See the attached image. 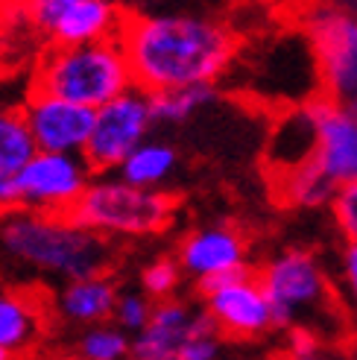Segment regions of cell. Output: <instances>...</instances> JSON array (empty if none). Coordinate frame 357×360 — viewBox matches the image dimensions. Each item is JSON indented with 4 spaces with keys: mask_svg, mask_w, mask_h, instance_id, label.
<instances>
[{
    "mask_svg": "<svg viewBox=\"0 0 357 360\" xmlns=\"http://www.w3.org/2000/svg\"><path fill=\"white\" fill-rule=\"evenodd\" d=\"M258 278L270 299L275 328H308L319 340L340 328L346 304L308 249H281L261 266Z\"/></svg>",
    "mask_w": 357,
    "mask_h": 360,
    "instance_id": "obj_3",
    "label": "cell"
},
{
    "mask_svg": "<svg viewBox=\"0 0 357 360\" xmlns=\"http://www.w3.org/2000/svg\"><path fill=\"white\" fill-rule=\"evenodd\" d=\"M214 334H220V328L205 308L182 299L155 302L150 326L132 337V360H182L193 340Z\"/></svg>",
    "mask_w": 357,
    "mask_h": 360,
    "instance_id": "obj_11",
    "label": "cell"
},
{
    "mask_svg": "<svg viewBox=\"0 0 357 360\" xmlns=\"http://www.w3.org/2000/svg\"><path fill=\"white\" fill-rule=\"evenodd\" d=\"M182 266H178L176 258H155L144 266V273H141V284H144V293L150 299H173L178 281H182Z\"/></svg>",
    "mask_w": 357,
    "mask_h": 360,
    "instance_id": "obj_23",
    "label": "cell"
},
{
    "mask_svg": "<svg viewBox=\"0 0 357 360\" xmlns=\"http://www.w3.org/2000/svg\"><path fill=\"white\" fill-rule=\"evenodd\" d=\"M176 200L164 191H144L120 176H97L70 211L79 226L100 238H147L173 223Z\"/></svg>",
    "mask_w": 357,
    "mask_h": 360,
    "instance_id": "obj_5",
    "label": "cell"
},
{
    "mask_svg": "<svg viewBox=\"0 0 357 360\" xmlns=\"http://www.w3.org/2000/svg\"><path fill=\"white\" fill-rule=\"evenodd\" d=\"M176 165H178V155H176V150L170 147V143H164V141H144L117 167V176L123 179V182L135 185V188L158 191V185L173 176Z\"/></svg>",
    "mask_w": 357,
    "mask_h": 360,
    "instance_id": "obj_18",
    "label": "cell"
},
{
    "mask_svg": "<svg viewBox=\"0 0 357 360\" xmlns=\"http://www.w3.org/2000/svg\"><path fill=\"white\" fill-rule=\"evenodd\" d=\"M24 120L39 153L82 155L94 129V112L62 97L30 91L24 103Z\"/></svg>",
    "mask_w": 357,
    "mask_h": 360,
    "instance_id": "obj_12",
    "label": "cell"
},
{
    "mask_svg": "<svg viewBox=\"0 0 357 360\" xmlns=\"http://www.w3.org/2000/svg\"><path fill=\"white\" fill-rule=\"evenodd\" d=\"M79 360H132V337L115 322L85 328L77 340Z\"/></svg>",
    "mask_w": 357,
    "mask_h": 360,
    "instance_id": "obj_22",
    "label": "cell"
},
{
    "mask_svg": "<svg viewBox=\"0 0 357 360\" xmlns=\"http://www.w3.org/2000/svg\"><path fill=\"white\" fill-rule=\"evenodd\" d=\"M152 308L155 302L141 290V293H120L117 299V308H115V326L126 334H141L147 326H150V316H152Z\"/></svg>",
    "mask_w": 357,
    "mask_h": 360,
    "instance_id": "obj_24",
    "label": "cell"
},
{
    "mask_svg": "<svg viewBox=\"0 0 357 360\" xmlns=\"http://www.w3.org/2000/svg\"><path fill=\"white\" fill-rule=\"evenodd\" d=\"M135 88L120 39L82 47H50L32 74V91L62 97L82 109H103Z\"/></svg>",
    "mask_w": 357,
    "mask_h": 360,
    "instance_id": "obj_4",
    "label": "cell"
},
{
    "mask_svg": "<svg viewBox=\"0 0 357 360\" xmlns=\"http://www.w3.org/2000/svg\"><path fill=\"white\" fill-rule=\"evenodd\" d=\"M217 97L214 85H193V88H176V91L150 94L152 103V117L155 123H185L200 109Z\"/></svg>",
    "mask_w": 357,
    "mask_h": 360,
    "instance_id": "obj_21",
    "label": "cell"
},
{
    "mask_svg": "<svg viewBox=\"0 0 357 360\" xmlns=\"http://www.w3.org/2000/svg\"><path fill=\"white\" fill-rule=\"evenodd\" d=\"M349 360H357V340L351 343V352H349Z\"/></svg>",
    "mask_w": 357,
    "mask_h": 360,
    "instance_id": "obj_29",
    "label": "cell"
},
{
    "mask_svg": "<svg viewBox=\"0 0 357 360\" xmlns=\"http://www.w3.org/2000/svg\"><path fill=\"white\" fill-rule=\"evenodd\" d=\"M135 88L147 94L214 85L238 53V35L223 18L202 12L129 15L120 32Z\"/></svg>",
    "mask_w": 357,
    "mask_h": 360,
    "instance_id": "obj_1",
    "label": "cell"
},
{
    "mask_svg": "<svg viewBox=\"0 0 357 360\" xmlns=\"http://www.w3.org/2000/svg\"><path fill=\"white\" fill-rule=\"evenodd\" d=\"M301 32L316 56L323 97L357 105V9L316 6L305 15Z\"/></svg>",
    "mask_w": 357,
    "mask_h": 360,
    "instance_id": "obj_6",
    "label": "cell"
},
{
    "mask_svg": "<svg viewBox=\"0 0 357 360\" xmlns=\"http://www.w3.org/2000/svg\"><path fill=\"white\" fill-rule=\"evenodd\" d=\"M0 360H18V354H12V352H6V349H0Z\"/></svg>",
    "mask_w": 357,
    "mask_h": 360,
    "instance_id": "obj_28",
    "label": "cell"
},
{
    "mask_svg": "<svg viewBox=\"0 0 357 360\" xmlns=\"http://www.w3.org/2000/svg\"><path fill=\"white\" fill-rule=\"evenodd\" d=\"M316 150H319L316 120L305 103L296 105V109H287L275 120V126L270 129V141H266V165L281 182V179L299 173L301 167L313 165Z\"/></svg>",
    "mask_w": 357,
    "mask_h": 360,
    "instance_id": "obj_15",
    "label": "cell"
},
{
    "mask_svg": "<svg viewBox=\"0 0 357 360\" xmlns=\"http://www.w3.org/2000/svg\"><path fill=\"white\" fill-rule=\"evenodd\" d=\"M176 261L185 276L196 281L223 278L246 269V240L231 226H205L182 238Z\"/></svg>",
    "mask_w": 357,
    "mask_h": 360,
    "instance_id": "obj_14",
    "label": "cell"
},
{
    "mask_svg": "<svg viewBox=\"0 0 357 360\" xmlns=\"http://www.w3.org/2000/svg\"><path fill=\"white\" fill-rule=\"evenodd\" d=\"M340 281H343V304L357 319V243H346L340 255Z\"/></svg>",
    "mask_w": 357,
    "mask_h": 360,
    "instance_id": "obj_26",
    "label": "cell"
},
{
    "mask_svg": "<svg viewBox=\"0 0 357 360\" xmlns=\"http://www.w3.org/2000/svg\"><path fill=\"white\" fill-rule=\"evenodd\" d=\"M35 141L21 109H0V182L15 179L35 158Z\"/></svg>",
    "mask_w": 357,
    "mask_h": 360,
    "instance_id": "obj_19",
    "label": "cell"
},
{
    "mask_svg": "<svg viewBox=\"0 0 357 360\" xmlns=\"http://www.w3.org/2000/svg\"><path fill=\"white\" fill-rule=\"evenodd\" d=\"M287 360H337V357H331V354H325V352H316V354H305V357H287Z\"/></svg>",
    "mask_w": 357,
    "mask_h": 360,
    "instance_id": "obj_27",
    "label": "cell"
},
{
    "mask_svg": "<svg viewBox=\"0 0 357 360\" xmlns=\"http://www.w3.org/2000/svg\"><path fill=\"white\" fill-rule=\"evenodd\" d=\"M117 287L105 276H91V278H77L65 281L56 293V311L62 319L77 322V326L94 328L105 326L117 308Z\"/></svg>",
    "mask_w": 357,
    "mask_h": 360,
    "instance_id": "obj_16",
    "label": "cell"
},
{
    "mask_svg": "<svg viewBox=\"0 0 357 360\" xmlns=\"http://www.w3.org/2000/svg\"><path fill=\"white\" fill-rule=\"evenodd\" d=\"M0 249L12 261L65 281L103 276L112 264V243L79 226L70 214H0Z\"/></svg>",
    "mask_w": 357,
    "mask_h": 360,
    "instance_id": "obj_2",
    "label": "cell"
},
{
    "mask_svg": "<svg viewBox=\"0 0 357 360\" xmlns=\"http://www.w3.org/2000/svg\"><path fill=\"white\" fill-rule=\"evenodd\" d=\"M44 331V308L32 293L0 290V349L21 354Z\"/></svg>",
    "mask_w": 357,
    "mask_h": 360,
    "instance_id": "obj_17",
    "label": "cell"
},
{
    "mask_svg": "<svg viewBox=\"0 0 357 360\" xmlns=\"http://www.w3.org/2000/svg\"><path fill=\"white\" fill-rule=\"evenodd\" d=\"M331 214H334V223L340 229V235L346 238V243H357V182L343 185L337 191L334 202H331Z\"/></svg>",
    "mask_w": 357,
    "mask_h": 360,
    "instance_id": "obj_25",
    "label": "cell"
},
{
    "mask_svg": "<svg viewBox=\"0 0 357 360\" xmlns=\"http://www.w3.org/2000/svg\"><path fill=\"white\" fill-rule=\"evenodd\" d=\"M200 293L205 302V311L214 319V326L220 328V334L249 340L275 328L273 308L261 287V278L252 276L249 269L202 281Z\"/></svg>",
    "mask_w": 357,
    "mask_h": 360,
    "instance_id": "obj_10",
    "label": "cell"
},
{
    "mask_svg": "<svg viewBox=\"0 0 357 360\" xmlns=\"http://www.w3.org/2000/svg\"><path fill=\"white\" fill-rule=\"evenodd\" d=\"M337 191H340V188H337L331 179L316 167V161L278 182V193L290 205H296V208H323V205H331Z\"/></svg>",
    "mask_w": 357,
    "mask_h": 360,
    "instance_id": "obj_20",
    "label": "cell"
},
{
    "mask_svg": "<svg viewBox=\"0 0 357 360\" xmlns=\"http://www.w3.org/2000/svg\"><path fill=\"white\" fill-rule=\"evenodd\" d=\"M308 109L316 120L319 150L316 167L323 170L337 188L357 182V105H340L323 94H316Z\"/></svg>",
    "mask_w": 357,
    "mask_h": 360,
    "instance_id": "obj_13",
    "label": "cell"
},
{
    "mask_svg": "<svg viewBox=\"0 0 357 360\" xmlns=\"http://www.w3.org/2000/svg\"><path fill=\"white\" fill-rule=\"evenodd\" d=\"M91 167L82 155L35 153V158L15 176L21 193V211L41 214H70L85 196L91 179Z\"/></svg>",
    "mask_w": 357,
    "mask_h": 360,
    "instance_id": "obj_9",
    "label": "cell"
},
{
    "mask_svg": "<svg viewBox=\"0 0 357 360\" xmlns=\"http://www.w3.org/2000/svg\"><path fill=\"white\" fill-rule=\"evenodd\" d=\"M35 32L47 35L53 47H82L120 39L129 12L112 0H35L24 6Z\"/></svg>",
    "mask_w": 357,
    "mask_h": 360,
    "instance_id": "obj_7",
    "label": "cell"
},
{
    "mask_svg": "<svg viewBox=\"0 0 357 360\" xmlns=\"http://www.w3.org/2000/svg\"><path fill=\"white\" fill-rule=\"evenodd\" d=\"M152 117V103L150 94L141 88H129L109 105L94 112V129L88 138V147L82 158L94 173H109L117 170L141 143L150 141V126Z\"/></svg>",
    "mask_w": 357,
    "mask_h": 360,
    "instance_id": "obj_8",
    "label": "cell"
}]
</instances>
